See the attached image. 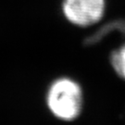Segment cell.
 I'll return each instance as SVG.
<instances>
[{"mask_svg":"<svg viewBox=\"0 0 125 125\" xmlns=\"http://www.w3.org/2000/svg\"><path fill=\"white\" fill-rule=\"evenodd\" d=\"M46 104L51 113L58 120L75 121L81 115L83 107L82 86L72 78H58L48 88Z\"/></svg>","mask_w":125,"mask_h":125,"instance_id":"obj_1","label":"cell"},{"mask_svg":"<svg viewBox=\"0 0 125 125\" xmlns=\"http://www.w3.org/2000/svg\"><path fill=\"white\" fill-rule=\"evenodd\" d=\"M62 13L69 22L89 27L102 20L106 10L105 0H63Z\"/></svg>","mask_w":125,"mask_h":125,"instance_id":"obj_2","label":"cell"},{"mask_svg":"<svg viewBox=\"0 0 125 125\" xmlns=\"http://www.w3.org/2000/svg\"><path fill=\"white\" fill-rule=\"evenodd\" d=\"M112 69L121 80L125 81V44L113 50L109 57Z\"/></svg>","mask_w":125,"mask_h":125,"instance_id":"obj_3","label":"cell"}]
</instances>
